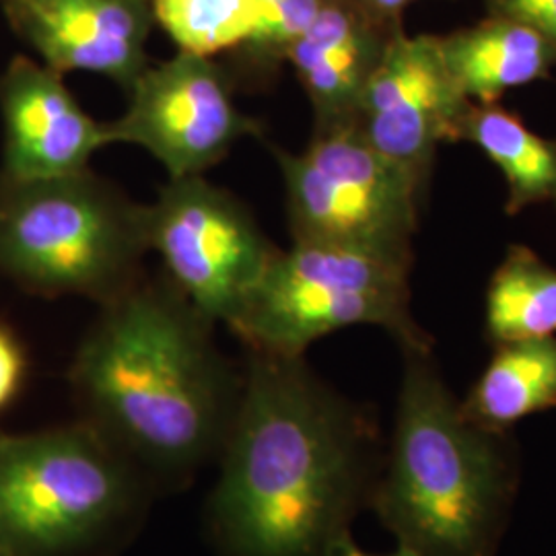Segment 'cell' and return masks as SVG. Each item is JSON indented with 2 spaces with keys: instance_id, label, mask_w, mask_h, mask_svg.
Listing matches in <instances>:
<instances>
[{
  "instance_id": "cell-1",
  "label": "cell",
  "mask_w": 556,
  "mask_h": 556,
  "mask_svg": "<svg viewBox=\"0 0 556 556\" xmlns=\"http://www.w3.org/2000/svg\"><path fill=\"white\" fill-rule=\"evenodd\" d=\"M378 420L305 355L250 351L208 528L225 556H328L383 464Z\"/></svg>"
},
{
  "instance_id": "cell-2",
  "label": "cell",
  "mask_w": 556,
  "mask_h": 556,
  "mask_svg": "<svg viewBox=\"0 0 556 556\" xmlns=\"http://www.w3.org/2000/svg\"><path fill=\"white\" fill-rule=\"evenodd\" d=\"M100 307L68 369L80 420L147 480L194 475L219 457L243 374L167 275L140 277Z\"/></svg>"
},
{
  "instance_id": "cell-3",
  "label": "cell",
  "mask_w": 556,
  "mask_h": 556,
  "mask_svg": "<svg viewBox=\"0 0 556 556\" xmlns=\"http://www.w3.org/2000/svg\"><path fill=\"white\" fill-rule=\"evenodd\" d=\"M521 480L514 431L464 417L431 351L404 353L396 420L369 509L420 556H497Z\"/></svg>"
},
{
  "instance_id": "cell-4",
  "label": "cell",
  "mask_w": 556,
  "mask_h": 556,
  "mask_svg": "<svg viewBox=\"0 0 556 556\" xmlns=\"http://www.w3.org/2000/svg\"><path fill=\"white\" fill-rule=\"evenodd\" d=\"M144 204L91 167L43 179L0 178V275L41 298L98 305L142 277Z\"/></svg>"
},
{
  "instance_id": "cell-5",
  "label": "cell",
  "mask_w": 556,
  "mask_h": 556,
  "mask_svg": "<svg viewBox=\"0 0 556 556\" xmlns=\"http://www.w3.org/2000/svg\"><path fill=\"white\" fill-rule=\"evenodd\" d=\"M147 482L85 420L0 435V551L103 555L137 523Z\"/></svg>"
},
{
  "instance_id": "cell-6",
  "label": "cell",
  "mask_w": 556,
  "mask_h": 556,
  "mask_svg": "<svg viewBox=\"0 0 556 556\" xmlns=\"http://www.w3.org/2000/svg\"><path fill=\"white\" fill-rule=\"evenodd\" d=\"M413 264L357 250L298 243L278 250L236 319L227 326L248 351L299 357L353 326H378L402 353L431 351L410 309Z\"/></svg>"
},
{
  "instance_id": "cell-7",
  "label": "cell",
  "mask_w": 556,
  "mask_h": 556,
  "mask_svg": "<svg viewBox=\"0 0 556 556\" xmlns=\"http://www.w3.org/2000/svg\"><path fill=\"white\" fill-rule=\"evenodd\" d=\"M291 238L413 264L425 188L376 151L353 122L316 128L303 153L270 147Z\"/></svg>"
},
{
  "instance_id": "cell-8",
  "label": "cell",
  "mask_w": 556,
  "mask_h": 556,
  "mask_svg": "<svg viewBox=\"0 0 556 556\" xmlns=\"http://www.w3.org/2000/svg\"><path fill=\"white\" fill-rule=\"evenodd\" d=\"M144 219L165 275L213 324L236 319L280 250L243 202L204 176L169 178Z\"/></svg>"
},
{
  "instance_id": "cell-9",
  "label": "cell",
  "mask_w": 556,
  "mask_h": 556,
  "mask_svg": "<svg viewBox=\"0 0 556 556\" xmlns=\"http://www.w3.org/2000/svg\"><path fill=\"white\" fill-rule=\"evenodd\" d=\"M126 91V112L105 122L110 140L144 149L169 178L204 176L239 140L262 132L258 119L239 110L233 79L213 59L178 52L147 66Z\"/></svg>"
},
{
  "instance_id": "cell-10",
  "label": "cell",
  "mask_w": 556,
  "mask_h": 556,
  "mask_svg": "<svg viewBox=\"0 0 556 556\" xmlns=\"http://www.w3.org/2000/svg\"><path fill=\"white\" fill-rule=\"evenodd\" d=\"M468 100L443 59L438 36H392L358 101L355 124L367 142L422 188L441 142H457Z\"/></svg>"
},
{
  "instance_id": "cell-11",
  "label": "cell",
  "mask_w": 556,
  "mask_h": 556,
  "mask_svg": "<svg viewBox=\"0 0 556 556\" xmlns=\"http://www.w3.org/2000/svg\"><path fill=\"white\" fill-rule=\"evenodd\" d=\"M7 20L41 64L93 73L128 89L149 66L151 0H2Z\"/></svg>"
},
{
  "instance_id": "cell-12",
  "label": "cell",
  "mask_w": 556,
  "mask_h": 556,
  "mask_svg": "<svg viewBox=\"0 0 556 556\" xmlns=\"http://www.w3.org/2000/svg\"><path fill=\"white\" fill-rule=\"evenodd\" d=\"M4 151L0 178L43 179L77 174L112 144L108 124L91 118L62 75L15 56L0 77Z\"/></svg>"
},
{
  "instance_id": "cell-13",
  "label": "cell",
  "mask_w": 556,
  "mask_h": 556,
  "mask_svg": "<svg viewBox=\"0 0 556 556\" xmlns=\"http://www.w3.org/2000/svg\"><path fill=\"white\" fill-rule=\"evenodd\" d=\"M397 31L355 0H324L287 59L314 108L316 128L355 119L361 96Z\"/></svg>"
},
{
  "instance_id": "cell-14",
  "label": "cell",
  "mask_w": 556,
  "mask_h": 556,
  "mask_svg": "<svg viewBox=\"0 0 556 556\" xmlns=\"http://www.w3.org/2000/svg\"><path fill=\"white\" fill-rule=\"evenodd\" d=\"M439 43L459 91L477 105L498 103L507 91L548 77L556 66L553 46L507 17L489 15Z\"/></svg>"
},
{
  "instance_id": "cell-15",
  "label": "cell",
  "mask_w": 556,
  "mask_h": 556,
  "mask_svg": "<svg viewBox=\"0 0 556 556\" xmlns=\"http://www.w3.org/2000/svg\"><path fill=\"white\" fill-rule=\"evenodd\" d=\"M495 355L459 408L484 429L507 433L517 422L556 408V337L493 346Z\"/></svg>"
},
{
  "instance_id": "cell-16",
  "label": "cell",
  "mask_w": 556,
  "mask_h": 556,
  "mask_svg": "<svg viewBox=\"0 0 556 556\" xmlns=\"http://www.w3.org/2000/svg\"><path fill=\"white\" fill-rule=\"evenodd\" d=\"M459 140L472 142L501 169L507 184V215L536 204L556 206V139L540 137L498 103H475Z\"/></svg>"
},
{
  "instance_id": "cell-17",
  "label": "cell",
  "mask_w": 556,
  "mask_h": 556,
  "mask_svg": "<svg viewBox=\"0 0 556 556\" xmlns=\"http://www.w3.org/2000/svg\"><path fill=\"white\" fill-rule=\"evenodd\" d=\"M484 330L493 346L556 337V268L526 245H511L493 273Z\"/></svg>"
},
{
  "instance_id": "cell-18",
  "label": "cell",
  "mask_w": 556,
  "mask_h": 556,
  "mask_svg": "<svg viewBox=\"0 0 556 556\" xmlns=\"http://www.w3.org/2000/svg\"><path fill=\"white\" fill-rule=\"evenodd\" d=\"M151 7L178 52L204 59L236 50L268 15L264 0H151Z\"/></svg>"
},
{
  "instance_id": "cell-19",
  "label": "cell",
  "mask_w": 556,
  "mask_h": 556,
  "mask_svg": "<svg viewBox=\"0 0 556 556\" xmlns=\"http://www.w3.org/2000/svg\"><path fill=\"white\" fill-rule=\"evenodd\" d=\"M324 0H278L258 29L238 46L241 64L252 75H273L316 20Z\"/></svg>"
},
{
  "instance_id": "cell-20",
  "label": "cell",
  "mask_w": 556,
  "mask_h": 556,
  "mask_svg": "<svg viewBox=\"0 0 556 556\" xmlns=\"http://www.w3.org/2000/svg\"><path fill=\"white\" fill-rule=\"evenodd\" d=\"M489 15L534 29L556 52V0H486Z\"/></svg>"
},
{
  "instance_id": "cell-21",
  "label": "cell",
  "mask_w": 556,
  "mask_h": 556,
  "mask_svg": "<svg viewBox=\"0 0 556 556\" xmlns=\"http://www.w3.org/2000/svg\"><path fill=\"white\" fill-rule=\"evenodd\" d=\"M27 358L17 337L0 324V413L20 394Z\"/></svg>"
},
{
  "instance_id": "cell-22",
  "label": "cell",
  "mask_w": 556,
  "mask_h": 556,
  "mask_svg": "<svg viewBox=\"0 0 556 556\" xmlns=\"http://www.w3.org/2000/svg\"><path fill=\"white\" fill-rule=\"evenodd\" d=\"M355 2L379 23H383L392 29H402L404 11L417 0H355Z\"/></svg>"
},
{
  "instance_id": "cell-23",
  "label": "cell",
  "mask_w": 556,
  "mask_h": 556,
  "mask_svg": "<svg viewBox=\"0 0 556 556\" xmlns=\"http://www.w3.org/2000/svg\"><path fill=\"white\" fill-rule=\"evenodd\" d=\"M328 556H420L410 551V548H404V546H397L394 553H388V555H376V553H367L358 546L357 542L353 540V534L349 536L340 538L337 544L330 548Z\"/></svg>"
},
{
  "instance_id": "cell-24",
  "label": "cell",
  "mask_w": 556,
  "mask_h": 556,
  "mask_svg": "<svg viewBox=\"0 0 556 556\" xmlns=\"http://www.w3.org/2000/svg\"><path fill=\"white\" fill-rule=\"evenodd\" d=\"M0 556H7V555H4V553H2V551H0Z\"/></svg>"
}]
</instances>
